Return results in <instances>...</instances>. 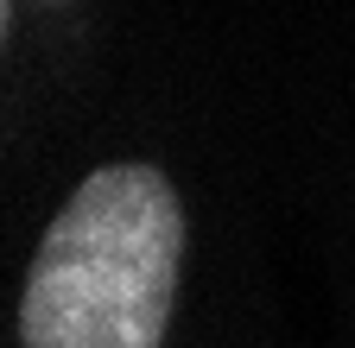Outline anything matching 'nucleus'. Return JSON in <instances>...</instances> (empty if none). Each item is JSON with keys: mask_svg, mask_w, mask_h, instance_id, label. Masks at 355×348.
<instances>
[{"mask_svg": "<svg viewBox=\"0 0 355 348\" xmlns=\"http://www.w3.org/2000/svg\"><path fill=\"white\" fill-rule=\"evenodd\" d=\"M184 209L153 165H102L58 209L19 297L26 348H159L178 297Z\"/></svg>", "mask_w": 355, "mask_h": 348, "instance_id": "1", "label": "nucleus"}]
</instances>
